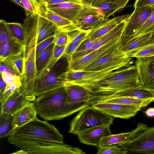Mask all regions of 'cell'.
Listing matches in <instances>:
<instances>
[{
    "label": "cell",
    "mask_w": 154,
    "mask_h": 154,
    "mask_svg": "<svg viewBox=\"0 0 154 154\" xmlns=\"http://www.w3.org/2000/svg\"><path fill=\"white\" fill-rule=\"evenodd\" d=\"M122 36L115 38L98 49L78 60L68 63L69 70L74 71H80L87 66L118 49Z\"/></svg>",
    "instance_id": "11"
},
{
    "label": "cell",
    "mask_w": 154,
    "mask_h": 154,
    "mask_svg": "<svg viewBox=\"0 0 154 154\" xmlns=\"http://www.w3.org/2000/svg\"><path fill=\"white\" fill-rule=\"evenodd\" d=\"M140 85L137 69L135 64L115 70L98 82L82 86L90 92L91 101L107 98L119 91Z\"/></svg>",
    "instance_id": "2"
},
{
    "label": "cell",
    "mask_w": 154,
    "mask_h": 154,
    "mask_svg": "<svg viewBox=\"0 0 154 154\" xmlns=\"http://www.w3.org/2000/svg\"><path fill=\"white\" fill-rule=\"evenodd\" d=\"M129 0H92L91 5L94 7L104 2L112 3L115 4L119 10L124 8Z\"/></svg>",
    "instance_id": "43"
},
{
    "label": "cell",
    "mask_w": 154,
    "mask_h": 154,
    "mask_svg": "<svg viewBox=\"0 0 154 154\" xmlns=\"http://www.w3.org/2000/svg\"><path fill=\"white\" fill-rule=\"evenodd\" d=\"M0 73H7L14 74L10 68L5 63L2 61H0Z\"/></svg>",
    "instance_id": "51"
},
{
    "label": "cell",
    "mask_w": 154,
    "mask_h": 154,
    "mask_svg": "<svg viewBox=\"0 0 154 154\" xmlns=\"http://www.w3.org/2000/svg\"><path fill=\"white\" fill-rule=\"evenodd\" d=\"M97 147L98 149L97 154H127L126 151L122 149L117 146Z\"/></svg>",
    "instance_id": "40"
},
{
    "label": "cell",
    "mask_w": 154,
    "mask_h": 154,
    "mask_svg": "<svg viewBox=\"0 0 154 154\" xmlns=\"http://www.w3.org/2000/svg\"><path fill=\"white\" fill-rule=\"evenodd\" d=\"M36 47L25 52L24 72L21 77L22 88L24 94L30 97L37 74L35 65Z\"/></svg>",
    "instance_id": "14"
},
{
    "label": "cell",
    "mask_w": 154,
    "mask_h": 154,
    "mask_svg": "<svg viewBox=\"0 0 154 154\" xmlns=\"http://www.w3.org/2000/svg\"><path fill=\"white\" fill-rule=\"evenodd\" d=\"M131 58H146L154 56V43L146 45L126 53Z\"/></svg>",
    "instance_id": "32"
},
{
    "label": "cell",
    "mask_w": 154,
    "mask_h": 154,
    "mask_svg": "<svg viewBox=\"0 0 154 154\" xmlns=\"http://www.w3.org/2000/svg\"><path fill=\"white\" fill-rule=\"evenodd\" d=\"M154 32L151 31L130 38L123 42H120L119 48L127 53L146 45L153 43Z\"/></svg>",
    "instance_id": "24"
},
{
    "label": "cell",
    "mask_w": 154,
    "mask_h": 154,
    "mask_svg": "<svg viewBox=\"0 0 154 154\" xmlns=\"http://www.w3.org/2000/svg\"><path fill=\"white\" fill-rule=\"evenodd\" d=\"M65 87L67 94L68 103L74 104L89 103L91 94L87 89L79 85L69 83H66Z\"/></svg>",
    "instance_id": "21"
},
{
    "label": "cell",
    "mask_w": 154,
    "mask_h": 154,
    "mask_svg": "<svg viewBox=\"0 0 154 154\" xmlns=\"http://www.w3.org/2000/svg\"><path fill=\"white\" fill-rule=\"evenodd\" d=\"M128 20L122 22L109 32L97 39L90 49L82 52H75L70 56L67 57L68 63L78 60L98 49L113 38L122 36Z\"/></svg>",
    "instance_id": "16"
},
{
    "label": "cell",
    "mask_w": 154,
    "mask_h": 154,
    "mask_svg": "<svg viewBox=\"0 0 154 154\" xmlns=\"http://www.w3.org/2000/svg\"><path fill=\"white\" fill-rule=\"evenodd\" d=\"M8 138L39 140L64 143L63 135L53 125L37 118L14 129Z\"/></svg>",
    "instance_id": "5"
},
{
    "label": "cell",
    "mask_w": 154,
    "mask_h": 154,
    "mask_svg": "<svg viewBox=\"0 0 154 154\" xmlns=\"http://www.w3.org/2000/svg\"><path fill=\"white\" fill-rule=\"evenodd\" d=\"M14 37L5 20H0V48L11 38Z\"/></svg>",
    "instance_id": "35"
},
{
    "label": "cell",
    "mask_w": 154,
    "mask_h": 154,
    "mask_svg": "<svg viewBox=\"0 0 154 154\" xmlns=\"http://www.w3.org/2000/svg\"><path fill=\"white\" fill-rule=\"evenodd\" d=\"M152 10V5L135 8L128 20L120 42L131 38L146 22Z\"/></svg>",
    "instance_id": "13"
},
{
    "label": "cell",
    "mask_w": 154,
    "mask_h": 154,
    "mask_svg": "<svg viewBox=\"0 0 154 154\" xmlns=\"http://www.w3.org/2000/svg\"><path fill=\"white\" fill-rule=\"evenodd\" d=\"M9 143L25 154H85L81 149L63 143L46 140L19 138H9Z\"/></svg>",
    "instance_id": "4"
},
{
    "label": "cell",
    "mask_w": 154,
    "mask_h": 154,
    "mask_svg": "<svg viewBox=\"0 0 154 154\" xmlns=\"http://www.w3.org/2000/svg\"><path fill=\"white\" fill-rule=\"evenodd\" d=\"M7 85L6 82L3 80L2 77L1 76L0 82V97L2 96L6 88Z\"/></svg>",
    "instance_id": "52"
},
{
    "label": "cell",
    "mask_w": 154,
    "mask_h": 154,
    "mask_svg": "<svg viewBox=\"0 0 154 154\" xmlns=\"http://www.w3.org/2000/svg\"><path fill=\"white\" fill-rule=\"evenodd\" d=\"M114 117L89 106L80 110L70 123L68 132L77 134L79 132L102 124H112Z\"/></svg>",
    "instance_id": "8"
},
{
    "label": "cell",
    "mask_w": 154,
    "mask_h": 154,
    "mask_svg": "<svg viewBox=\"0 0 154 154\" xmlns=\"http://www.w3.org/2000/svg\"><path fill=\"white\" fill-rule=\"evenodd\" d=\"M114 96L129 97L143 100L151 99L154 98V89L140 85L136 87L119 91L108 97Z\"/></svg>",
    "instance_id": "28"
},
{
    "label": "cell",
    "mask_w": 154,
    "mask_h": 154,
    "mask_svg": "<svg viewBox=\"0 0 154 154\" xmlns=\"http://www.w3.org/2000/svg\"><path fill=\"white\" fill-rule=\"evenodd\" d=\"M68 66L67 56L63 55L58 59L53 56L47 65L37 73L30 97L34 100L36 97L64 86L67 83Z\"/></svg>",
    "instance_id": "3"
},
{
    "label": "cell",
    "mask_w": 154,
    "mask_h": 154,
    "mask_svg": "<svg viewBox=\"0 0 154 154\" xmlns=\"http://www.w3.org/2000/svg\"><path fill=\"white\" fill-rule=\"evenodd\" d=\"M135 64L140 84L154 89V56L136 58Z\"/></svg>",
    "instance_id": "19"
},
{
    "label": "cell",
    "mask_w": 154,
    "mask_h": 154,
    "mask_svg": "<svg viewBox=\"0 0 154 154\" xmlns=\"http://www.w3.org/2000/svg\"><path fill=\"white\" fill-rule=\"evenodd\" d=\"M154 102V98L147 99L121 96H114L107 98L98 99L89 102L90 105L100 103H113L132 106L142 108L147 106Z\"/></svg>",
    "instance_id": "25"
},
{
    "label": "cell",
    "mask_w": 154,
    "mask_h": 154,
    "mask_svg": "<svg viewBox=\"0 0 154 154\" xmlns=\"http://www.w3.org/2000/svg\"><path fill=\"white\" fill-rule=\"evenodd\" d=\"M85 2L91 4L92 0H81Z\"/></svg>",
    "instance_id": "55"
},
{
    "label": "cell",
    "mask_w": 154,
    "mask_h": 154,
    "mask_svg": "<svg viewBox=\"0 0 154 154\" xmlns=\"http://www.w3.org/2000/svg\"><path fill=\"white\" fill-rule=\"evenodd\" d=\"M101 11L103 15L106 19L114 14L119 10L114 3L108 2H104L95 6Z\"/></svg>",
    "instance_id": "37"
},
{
    "label": "cell",
    "mask_w": 154,
    "mask_h": 154,
    "mask_svg": "<svg viewBox=\"0 0 154 154\" xmlns=\"http://www.w3.org/2000/svg\"><path fill=\"white\" fill-rule=\"evenodd\" d=\"M146 115L148 118L154 117V107H149L145 111Z\"/></svg>",
    "instance_id": "53"
},
{
    "label": "cell",
    "mask_w": 154,
    "mask_h": 154,
    "mask_svg": "<svg viewBox=\"0 0 154 154\" xmlns=\"http://www.w3.org/2000/svg\"><path fill=\"white\" fill-rule=\"evenodd\" d=\"M7 24L14 37L25 44L26 31L23 24L17 22Z\"/></svg>",
    "instance_id": "34"
},
{
    "label": "cell",
    "mask_w": 154,
    "mask_h": 154,
    "mask_svg": "<svg viewBox=\"0 0 154 154\" xmlns=\"http://www.w3.org/2000/svg\"><path fill=\"white\" fill-rule=\"evenodd\" d=\"M129 134L128 132L112 134L106 136L101 139L99 146L103 147L112 145L119 146L125 142Z\"/></svg>",
    "instance_id": "31"
},
{
    "label": "cell",
    "mask_w": 154,
    "mask_h": 154,
    "mask_svg": "<svg viewBox=\"0 0 154 154\" xmlns=\"http://www.w3.org/2000/svg\"><path fill=\"white\" fill-rule=\"evenodd\" d=\"M153 36H154V33H153Z\"/></svg>",
    "instance_id": "56"
},
{
    "label": "cell",
    "mask_w": 154,
    "mask_h": 154,
    "mask_svg": "<svg viewBox=\"0 0 154 154\" xmlns=\"http://www.w3.org/2000/svg\"><path fill=\"white\" fill-rule=\"evenodd\" d=\"M97 39L94 40L87 39L84 40L80 44L75 52H82L90 49L96 42Z\"/></svg>",
    "instance_id": "46"
},
{
    "label": "cell",
    "mask_w": 154,
    "mask_h": 154,
    "mask_svg": "<svg viewBox=\"0 0 154 154\" xmlns=\"http://www.w3.org/2000/svg\"><path fill=\"white\" fill-rule=\"evenodd\" d=\"M80 44H75L71 43H69L67 45L63 55L67 57L70 56L75 52Z\"/></svg>",
    "instance_id": "48"
},
{
    "label": "cell",
    "mask_w": 154,
    "mask_h": 154,
    "mask_svg": "<svg viewBox=\"0 0 154 154\" xmlns=\"http://www.w3.org/2000/svg\"><path fill=\"white\" fill-rule=\"evenodd\" d=\"M25 44L14 37L10 38L0 48V61L10 57L24 53L25 55Z\"/></svg>",
    "instance_id": "26"
},
{
    "label": "cell",
    "mask_w": 154,
    "mask_h": 154,
    "mask_svg": "<svg viewBox=\"0 0 154 154\" xmlns=\"http://www.w3.org/2000/svg\"><path fill=\"white\" fill-rule=\"evenodd\" d=\"M33 101L23 92L22 85L18 88L3 103L0 104V115L13 114L29 102Z\"/></svg>",
    "instance_id": "17"
},
{
    "label": "cell",
    "mask_w": 154,
    "mask_h": 154,
    "mask_svg": "<svg viewBox=\"0 0 154 154\" xmlns=\"http://www.w3.org/2000/svg\"><path fill=\"white\" fill-rule=\"evenodd\" d=\"M43 7L72 22L88 15L102 14L98 8L82 1L80 3L67 2Z\"/></svg>",
    "instance_id": "9"
},
{
    "label": "cell",
    "mask_w": 154,
    "mask_h": 154,
    "mask_svg": "<svg viewBox=\"0 0 154 154\" xmlns=\"http://www.w3.org/2000/svg\"><path fill=\"white\" fill-rule=\"evenodd\" d=\"M67 97L65 86L38 96L33 102L37 114L45 120H57L71 116L90 105L89 103H69L67 101Z\"/></svg>",
    "instance_id": "1"
},
{
    "label": "cell",
    "mask_w": 154,
    "mask_h": 154,
    "mask_svg": "<svg viewBox=\"0 0 154 154\" xmlns=\"http://www.w3.org/2000/svg\"><path fill=\"white\" fill-rule=\"evenodd\" d=\"M37 114L34 103L29 102L14 114L12 122L13 129L35 119L37 118Z\"/></svg>",
    "instance_id": "23"
},
{
    "label": "cell",
    "mask_w": 154,
    "mask_h": 154,
    "mask_svg": "<svg viewBox=\"0 0 154 154\" xmlns=\"http://www.w3.org/2000/svg\"><path fill=\"white\" fill-rule=\"evenodd\" d=\"M38 2L40 5L43 6L59 4L67 2H71L78 3H80L82 2L81 0H39Z\"/></svg>",
    "instance_id": "47"
},
{
    "label": "cell",
    "mask_w": 154,
    "mask_h": 154,
    "mask_svg": "<svg viewBox=\"0 0 154 154\" xmlns=\"http://www.w3.org/2000/svg\"><path fill=\"white\" fill-rule=\"evenodd\" d=\"M130 15L127 14L112 19H106L91 32L84 40L87 39L96 40L100 38L116 27L119 23L128 19Z\"/></svg>",
    "instance_id": "22"
},
{
    "label": "cell",
    "mask_w": 154,
    "mask_h": 154,
    "mask_svg": "<svg viewBox=\"0 0 154 154\" xmlns=\"http://www.w3.org/2000/svg\"><path fill=\"white\" fill-rule=\"evenodd\" d=\"M110 125L102 124L79 132L76 135L81 143L97 147L103 138L112 134Z\"/></svg>",
    "instance_id": "18"
},
{
    "label": "cell",
    "mask_w": 154,
    "mask_h": 154,
    "mask_svg": "<svg viewBox=\"0 0 154 154\" xmlns=\"http://www.w3.org/2000/svg\"><path fill=\"white\" fill-rule=\"evenodd\" d=\"M27 17L38 14L40 5L37 0H21Z\"/></svg>",
    "instance_id": "36"
},
{
    "label": "cell",
    "mask_w": 154,
    "mask_h": 154,
    "mask_svg": "<svg viewBox=\"0 0 154 154\" xmlns=\"http://www.w3.org/2000/svg\"><path fill=\"white\" fill-rule=\"evenodd\" d=\"M54 42L55 45L59 46L69 43V38L67 33L59 30L54 36Z\"/></svg>",
    "instance_id": "41"
},
{
    "label": "cell",
    "mask_w": 154,
    "mask_h": 154,
    "mask_svg": "<svg viewBox=\"0 0 154 154\" xmlns=\"http://www.w3.org/2000/svg\"><path fill=\"white\" fill-rule=\"evenodd\" d=\"M8 66L15 75L21 77L24 72L25 54L23 53L18 55L6 58L0 61Z\"/></svg>",
    "instance_id": "29"
},
{
    "label": "cell",
    "mask_w": 154,
    "mask_h": 154,
    "mask_svg": "<svg viewBox=\"0 0 154 154\" xmlns=\"http://www.w3.org/2000/svg\"><path fill=\"white\" fill-rule=\"evenodd\" d=\"M24 25L26 49L35 47L45 39L54 36L59 30L53 23L39 15L31 16Z\"/></svg>",
    "instance_id": "7"
},
{
    "label": "cell",
    "mask_w": 154,
    "mask_h": 154,
    "mask_svg": "<svg viewBox=\"0 0 154 154\" xmlns=\"http://www.w3.org/2000/svg\"><path fill=\"white\" fill-rule=\"evenodd\" d=\"M14 114L3 116L0 115V138L8 137L13 130L12 125Z\"/></svg>",
    "instance_id": "33"
},
{
    "label": "cell",
    "mask_w": 154,
    "mask_h": 154,
    "mask_svg": "<svg viewBox=\"0 0 154 154\" xmlns=\"http://www.w3.org/2000/svg\"><path fill=\"white\" fill-rule=\"evenodd\" d=\"M90 33L89 32L78 30L67 33L69 38V43L75 44H80Z\"/></svg>",
    "instance_id": "39"
},
{
    "label": "cell",
    "mask_w": 154,
    "mask_h": 154,
    "mask_svg": "<svg viewBox=\"0 0 154 154\" xmlns=\"http://www.w3.org/2000/svg\"><path fill=\"white\" fill-rule=\"evenodd\" d=\"M152 5L153 7V10L149 18L142 27L131 38L142 35L151 31H154V3Z\"/></svg>",
    "instance_id": "38"
},
{
    "label": "cell",
    "mask_w": 154,
    "mask_h": 154,
    "mask_svg": "<svg viewBox=\"0 0 154 154\" xmlns=\"http://www.w3.org/2000/svg\"><path fill=\"white\" fill-rule=\"evenodd\" d=\"M106 19L102 14H91L82 17L73 22L76 29L90 32Z\"/></svg>",
    "instance_id": "27"
},
{
    "label": "cell",
    "mask_w": 154,
    "mask_h": 154,
    "mask_svg": "<svg viewBox=\"0 0 154 154\" xmlns=\"http://www.w3.org/2000/svg\"><path fill=\"white\" fill-rule=\"evenodd\" d=\"M54 36L44 40L36 46V57L45 49L50 44L54 42Z\"/></svg>",
    "instance_id": "45"
},
{
    "label": "cell",
    "mask_w": 154,
    "mask_h": 154,
    "mask_svg": "<svg viewBox=\"0 0 154 154\" xmlns=\"http://www.w3.org/2000/svg\"><path fill=\"white\" fill-rule=\"evenodd\" d=\"M119 147L127 154H154V126L138 123L136 128L129 132L125 142Z\"/></svg>",
    "instance_id": "6"
},
{
    "label": "cell",
    "mask_w": 154,
    "mask_h": 154,
    "mask_svg": "<svg viewBox=\"0 0 154 154\" xmlns=\"http://www.w3.org/2000/svg\"><path fill=\"white\" fill-rule=\"evenodd\" d=\"M91 106L114 118L122 119H128L134 116L142 109L113 103H97Z\"/></svg>",
    "instance_id": "15"
},
{
    "label": "cell",
    "mask_w": 154,
    "mask_h": 154,
    "mask_svg": "<svg viewBox=\"0 0 154 154\" xmlns=\"http://www.w3.org/2000/svg\"><path fill=\"white\" fill-rule=\"evenodd\" d=\"M55 45L54 42L36 57L35 65L37 73L47 65L53 57Z\"/></svg>",
    "instance_id": "30"
},
{
    "label": "cell",
    "mask_w": 154,
    "mask_h": 154,
    "mask_svg": "<svg viewBox=\"0 0 154 154\" xmlns=\"http://www.w3.org/2000/svg\"><path fill=\"white\" fill-rule=\"evenodd\" d=\"M154 3V0H135L134 4V8L151 5Z\"/></svg>",
    "instance_id": "50"
},
{
    "label": "cell",
    "mask_w": 154,
    "mask_h": 154,
    "mask_svg": "<svg viewBox=\"0 0 154 154\" xmlns=\"http://www.w3.org/2000/svg\"><path fill=\"white\" fill-rule=\"evenodd\" d=\"M1 76L7 85L18 82L21 81V77L14 74L7 73H1Z\"/></svg>",
    "instance_id": "44"
},
{
    "label": "cell",
    "mask_w": 154,
    "mask_h": 154,
    "mask_svg": "<svg viewBox=\"0 0 154 154\" xmlns=\"http://www.w3.org/2000/svg\"><path fill=\"white\" fill-rule=\"evenodd\" d=\"M16 5L20 6L23 8V6L21 0H10Z\"/></svg>",
    "instance_id": "54"
},
{
    "label": "cell",
    "mask_w": 154,
    "mask_h": 154,
    "mask_svg": "<svg viewBox=\"0 0 154 154\" xmlns=\"http://www.w3.org/2000/svg\"><path fill=\"white\" fill-rule=\"evenodd\" d=\"M68 45L62 46H59L55 45L54 50L53 57L57 59L61 57L63 55Z\"/></svg>",
    "instance_id": "49"
},
{
    "label": "cell",
    "mask_w": 154,
    "mask_h": 154,
    "mask_svg": "<svg viewBox=\"0 0 154 154\" xmlns=\"http://www.w3.org/2000/svg\"><path fill=\"white\" fill-rule=\"evenodd\" d=\"M133 62L132 58L128 57L125 52L119 48L87 66L80 71L98 70L118 65L126 66L133 64Z\"/></svg>",
    "instance_id": "12"
},
{
    "label": "cell",
    "mask_w": 154,
    "mask_h": 154,
    "mask_svg": "<svg viewBox=\"0 0 154 154\" xmlns=\"http://www.w3.org/2000/svg\"><path fill=\"white\" fill-rule=\"evenodd\" d=\"M125 66L118 65L96 71H74L68 70L66 76L67 83L82 86L90 85L101 81L112 72Z\"/></svg>",
    "instance_id": "10"
},
{
    "label": "cell",
    "mask_w": 154,
    "mask_h": 154,
    "mask_svg": "<svg viewBox=\"0 0 154 154\" xmlns=\"http://www.w3.org/2000/svg\"><path fill=\"white\" fill-rule=\"evenodd\" d=\"M38 14L53 23L60 31L68 33L76 30L73 22L40 5Z\"/></svg>",
    "instance_id": "20"
},
{
    "label": "cell",
    "mask_w": 154,
    "mask_h": 154,
    "mask_svg": "<svg viewBox=\"0 0 154 154\" xmlns=\"http://www.w3.org/2000/svg\"><path fill=\"white\" fill-rule=\"evenodd\" d=\"M21 85V81L10 85H7L4 92L2 96L0 97V104L3 103Z\"/></svg>",
    "instance_id": "42"
}]
</instances>
